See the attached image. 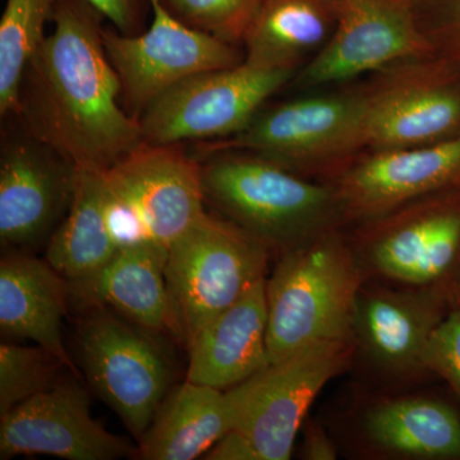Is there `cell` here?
<instances>
[{"label": "cell", "instance_id": "12", "mask_svg": "<svg viewBox=\"0 0 460 460\" xmlns=\"http://www.w3.org/2000/svg\"><path fill=\"white\" fill-rule=\"evenodd\" d=\"M334 2V33L288 84L299 93L353 83L399 60L434 53L417 29L408 0Z\"/></svg>", "mask_w": 460, "mask_h": 460}, {"label": "cell", "instance_id": "7", "mask_svg": "<svg viewBox=\"0 0 460 460\" xmlns=\"http://www.w3.org/2000/svg\"><path fill=\"white\" fill-rule=\"evenodd\" d=\"M365 150L420 146L460 133V66L431 53L399 60L362 83Z\"/></svg>", "mask_w": 460, "mask_h": 460}, {"label": "cell", "instance_id": "4", "mask_svg": "<svg viewBox=\"0 0 460 460\" xmlns=\"http://www.w3.org/2000/svg\"><path fill=\"white\" fill-rule=\"evenodd\" d=\"M363 114L362 83L307 91L263 107L250 126L233 137L199 144L196 156L244 151L305 177L325 181L365 150Z\"/></svg>", "mask_w": 460, "mask_h": 460}, {"label": "cell", "instance_id": "13", "mask_svg": "<svg viewBox=\"0 0 460 460\" xmlns=\"http://www.w3.org/2000/svg\"><path fill=\"white\" fill-rule=\"evenodd\" d=\"M323 181L334 189L345 226L376 219L414 199L460 189V133L420 146L363 150Z\"/></svg>", "mask_w": 460, "mask_h": 460}, {"label": "cell", "instance_id": "21", "mask_svg": "<svg viewBox=\"0 0 460 460\" xmlns=\"http://www.w3.org/2000/svg\"><path fill=\"white\" fill-rule=\"evenodd\" d=\"M362 438L376 454L402 459H460V417L426 396L386 399L363 416Z\"/></svg>", "mask_w": 460, "mask_h": 460}, {"label": "cell", "instance_id": "1", "mask_svg": "<svg viewBox=\"0 0 460 460\" xmlns=\"http://www.w3.org/2000/svg\"><path fill=\"white\" fill-rule=\"evenodd\" d=\"M104 18L87 0H59L13 117L77 168L100 172L144 142L140 118L119 104L122 84L105 49Z\"/></svg>", "mask_w": 460, "mask_h": 460}, {"label": "cell", "instance_id": "14", "mask_svg": "<svg viewBox=\"0 0 460 460\" xmlns=\"http://www.w3.org/2000/svg\"><path fill=\"white\" fill-rule=\"evenodd\" d=\"M77 175L74 163L22 127L4 136L0 150L2 246L25 253L47 246L71 208Z\"/></svg>", "mask_w": 460, "mask_h": 460}, {"label": "cell", "instance_id": "25", "mask_svg": "<svg viewBox=\"0 0 460 460\" xmlns=\"http://www.w3.org/2000/svg\"><path fill=\"white\" fill-rule=\"evenodd\" d=\"M59 0H7L0 18V115L14 117L27 66L47 39Z\"/></svg>", "mask_w": 460, "mask_h": 460}, {"label": "cell", "instance_id": "26", "mask_svg": "<svg viewBox=\"0 0 460 460\" xmlns=\"http://www.w3.org/2000/svg\"><path fill=\"white\" fill-rule=\"evenodd\" d=\"M63 366L44 348L0 344V416L44 392Z\"/></svg>", "mask_w": 460, "mask_h": 460}, {"label": "cell", "instance_id": "30", "mask_svg": "<svg viewBox=\"0 0 460 460\" xmlns=\"http://www.w3.org/2000/svg\"><path fill=\"white\" fill-rule=\"evenodd\" d=\"M111 23L123 33H133L137 22V9L135 0H87Z\"/></svg>", "mask_w": 460, "mask_h": 460}, {"label": "cell", "instance_id": "2", "mask_svg": "<svg viewBox=\"0 0 460 460\" xmlns=\"http://www.w3.org/2000/svg\"><path fill=\"white\" fill-rule=\"evenodd\" d=\"M201 157L206 201L271 252L283 255L345 226L335 190L326 181L244 151Z\"/></svg>", "mask_w": 460, "mask_h": 460}, {"label": "cell", "instance_id": "6", "mask_svg": "<svg viewBox=\"0 0 460 460\" xmlns=\"http://www.w3.org/2000/svg\"><path fill=\"white\" fill-rule=\"evenodd\" d=\"M353 341H321L226 390L232 429L247 438L257 460H288L321 390L350 367Z\"/></svg>", "mask_w": 460, "mask_h": 460}, {"label": "cell", "instance_id": "32", "mask_svg": "<svg viewBox=\"0 0 460 460\" xmlns=\"http://www.w3.org/2000/svg\"><path fill=\"white\" fill-rule=\"evenodd\" d=\"M302 458L308 460H334L338 450L334 441L326 435L319 423L313 420L305 425Z\"/></svg>", "mask_w": 460, "mask_h": 460}, {"label": "cell", "instance_id": "18", "mask_svg": "<svg viewBox=\"0 0 460 460\" xmlns=\"http://www.w3.org/2000/svg\"><path fill=\"white\" fill-rule=\"evenodd\" d=\"M166 259L168 248L153 239L120 248L100 270L68 281L71 299L84 308H109L153 334H172Z\"/></svg>", "mask_w": 460, "mask_h": 460}, {"label": "cell", "instance_id": "15", "mask_svg": "<svg viewBox=\"0 0 460 460\" xmlns=\"http://www.w3.org/2000/svg\"><path fill=\"white\" fill-rule=\"evenodd\" d=\"M460 305V284L429 287L363 284L353 332L356 350L390 376L425 372L422 353L429 337L454 308Z\"/></svg>", "mask_w": 460, "mask_h": 460}, {"label": "cell", "instance_id": "10", "mask_svg": "<svg viewBox=\"0 0 460 460\" xmlns=\"http://www.w3.org/2000/svg\"><path fill=\"white\" fill-rule=\"evenodd\" d=\"M295 75L243 62L187 78L141 114L144 142L205 144L233 137L250 126L263 105Z\"/></svg>", "mask_w": 460, "mask_h": 460}, {"label": "cell", "instance_id": "9", "mask_svg": "<svg viewBox=\"0 0 460 460\" xmlns=\"http://www.w3.org/2000/svg\"><path fill=\"white\" fill-rule=\"evenodd\" d=\"M78 326V356L90 386L140 441L172 378L168 354L151 332L95 305Z\"/></svg>", "mask_w": 460, "mask_h": 460}, {"label": "cell", "instance_id": "31", "mask_svg": "<svg viewBox=\"0 0 460 460\" xmlns=\"http://www.w3.org/2000/svg\"><path fill=\"white\" fill-rule=\"evenodd\" d=\"M208 460H257L252 447L243 435L230 429L202 456Z\"/></svg>", "mask_w": 460, "mask_h": 460}, {"label": "cell", "instance_id": "24", "mask_svg": "<svg viewBox=\"0 0 460 460\" xmlns=\"http://www.w3.org/2000/svg\"><path fill=\"white\" fill-rule=\"evenodd\" d=\"M45 247V260L69 283L90 277L113 259L118 247L107 219L104 172L78 168L71 208Z\"/></svg>", "mask_w": 460, "mask_h": 460}, {"label": "cell", "instance_id": "17", "mask_svg": "<svg viewBox=\"0 0 460 460\" xmlns=\"http://www.w3.org/2000/svg\"><path fill=\"white\" fill-rule=\"evenodd\" d=\"M183 145L142 142L104 172L109 190L131 206L150 238L166 248L206 213L201 162Z\"/></svg>", "mask_w": 460, "mask_h": 460}, {"label": "cell", "instance_id": "3", "mask_svg": "<svg viewBox=\"0 0 460 460\" xmlns=\"http://www.w3.org/2000/svg\"><path fill=\"white\" fill-rule=\"evenodd\" d=\"M365 270L343 228L280 255L266 280L269 363L321 341H353Z\"/></svg>", "mask_w": 460, "mask_h": 460}, {"label": "cell", "instance_id": "28", "mask_svg": "<svg viewBox=\"0 0 460 460\" xmlns=\"http://www.w3.org/2000/svg\"><path fill=\"white\" fill-rule=\"evenodd\" d=\"M414 22L434 53L460 66V0H408Z\"/></svg>", "mask_w": 460, "mask_h": 460}, {"label": "cell", "instance_id": "11", "mask_svg": "<svg viewBox=\"0 0 460 460\" xmlns=\"http://www.w3.org/2000/svg\"><path fill=\"white\" fill-rule=\"evenodd\" d=\"M153 21L140 35L102 30L105 49L122 84V95L141 114L187 78L244 62L243 48L181 22L162 0H147Z\"/></svg>", "mask_w": 460, "mask_h": 460}, {"label": "cell", "instance_id": "22", "mask_svg": "<svg viewBox=\"0 0 460 460\" xmlns=\"http://www.w3.org/2000/svg\"><path fill=\"white\" fill-rule=\"evenodd\" d=\"M337 26L334 0H262L243 41L244 62L296 74Z\"/></svg>", "mask_w": 460, "mask_h": 460}, {"label": "cell", "instance_id": "23", "mask_svg": "<svg viewBox=\"0 0 460 460\" xmlns=\"http://www.w3.org/2000/svg\"><path fill=\"white\" fill-rule=\"evenodd\" d=\"M230 429L226 390L186 380L169 390L160 404L150 428L138 441L137 458L196 459L204 456Z\"/></svg>", "mask_w": 460, "mask_h": 460}, {"label": "cell", "instance_id": "20", "mask_svg": "<svg viewBox=\"0 0 460 460\" xmlns=\"http://www.w3.org/2000/svg\"><path fill=\"white\" fill-rule=\"evenodd\" d=\"M71 289L45 260L12 252L0 262V329L5 337L29 339L80 377L63 341Z\"/></svg>", "mask_w": 460, "mask_h": 460}, {"label": "cell", "instance_id": "19", "mask_svg": "<svg viewBox=\"0 0 460 460\" xmlns=\"http://www.w3.org/2000/svg\"><path fill=\"white\" fill-rule=\"evenodd\" d=\"M187 381L228 390L269 365L266 278L199 330Z\"/></svg>", "mask_w": 460, "mask_h": 460}, {"label": "cell", "instance_id": "5", "mask_svg": "<svg viewBox=\"0 0 460 460\" xmlns=\"http://www.w3.org/2000/svg\"><path fill=\"white\" fill-rule=\"evenodd\" d=\"M271 251L226 217L205 213L168 247L172 334L187 348L208 321L265 279Z\"/></svg>", "mask_w": 460, "mask_h": 460}, {"label": "cell", "instance_id": "27", "mask_svg": "<svg viewBox=\"0 0 460 460\" xmlns=\"http://www.w3.org/2000/svg\"><path fill=\"white\" fill-rule=\"evenodd\" d=\"M262 0H162L181 22L243 48Z\"/></svg>", "mask_w": 460, "mask_h": 460}, {"label": "cell", "instance_id": "8", "mask_svg": "<svg viewBox=\"0 0 460 460\" xmlns=\"http://www.w3.org/2000/svg\"><path fill=\"white\" fill-rule=\"evenodd\" d=\"M363 270L393 284H460V189L408 202L353 226L349 237Z\"/></svg>", "mask_w": 460, "mask_h": 460}, {"label": "cell", "instance_id": "29", "mask_svg": "<svg viewBox=\"0 0 460 460\" xmlns=\"http://www.w3.org/2000/svg\"><path fill=\"white\" fill-rule=\"evenodd\" d=\"M422 367L443 377L460 401V305L432 332L422 353Z\"/></svg>", "mask_w": 460, "mask_h": 460}, {"label": "cell", "instance_id": "16", "mask_svg": "<svg viewBox=\"0 0 460 460\" xmlns=\"http://www.w3.org/2000/svg\"><path fill=\"white\" fill-rule=\"evenodd\" d=\"M89 393L75 378L50 387L0 416V459L50 456L66 460H114L137 456L128 441L91 416Z\"/></svg>", "mask_w": 460, "mask_h": 460}]
</instances>
